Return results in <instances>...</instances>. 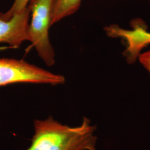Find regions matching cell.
Segmentation results:
<instances>
[{
    "instance_id": "cell-3",
    "label": "cell",
    "mask_w": 150,
    "mask_h": 150,
    "mask_svg": "<svg viewBox=\"0 0 150 150\" xmlns=\"http://www.w3.org/2000/svg\"><path fill=\"white\" fill-rule=\"evenodd\" d=\"M64 82L62 75L54 74L25 61L0 59V86L18 83L58 85Z\"/></svg>"
},
{
    "instance_id": "cell-1",
    "label": "cell",
    "mask_w": 150,
    "mask_h": 150,
    "mask_svg": "<svg viewBox=\"0 0 150 150\" xmlns=\"http://www.w3.org/2000/svg\"><path fill=\"white\" fill-rule=\"evenodd\" d=\"M35 134L26 150H96L95 126L84 117L77 127H70L52 117L34 121Z\"/></svg>"
},
{
    "instance_id": "cell-2",
    "label": "cell",
    "mask_w": 150,
    "mask_h": 150,
    "mask_svg": "<svg viewBox=\"0 0 150 150\" xmlns=\"http://www.w3.org/2000/svg\"><path fill=\"white\" fill-rule=\"evenodd\" d=\"M53 3L54 0H30L27 6L31 17L28 29V41L48 66H53L55 62L54 51L48 36L52 26Z\"/></svg>"
},
{
    "instance_id": "cell-4",
    "label": "cell",
    "mask_w": 150,
    "mask_h": 150,
    "mask_svg": "<svg viewBox=\"0 0 150 150\" xmlns=\"http://www.w3.org/2000/svg\"><path fill=\"white\" fill-rule=\"evenodd\" d=\"M30 11L27 6L10 18H6L0 13V43L8 44L14 48L19 47L25 41H28V29Z\"/></svg>"
},
{
    "instance_id": "cell-5",
    "label": "cell",
    "mask_w": 150,
    "mask_h": 150,
    "mask_svg": "<svg viewBox=\"0 0 150 150\" xmlns=\"http://www.w3.org/2000/svg\"><path fill=\"white\" fill-rule=\"evenodd\" d=\"M82 0H54L52 11L51 25L59 21L77 11Z\"/></svg>"
},
{
    "instance_id": "cell-6",
    "label": "cell",
    "mask_w": 150,
    "mask_h": 150,
    "mask_svg": "<svg viewBox=\"0 0 150 150\" xmlns=\"http://www.w3.org/2000/svg\"><path fill=\"white\" fill-rule=\"evenodd\" d=\"M30 1V0H14L11 8L6 12H2V15L6 18H11L14 14L23 11L27 7Z\"/></svg>"
},
{
    "instance_id": "cell-7",
    "label": "cell",
    "mask_w": 150,
    "mask_h": 150,
    "mask_svg": "<svg viewBox=\"0 0 150 150\" xmlns=\"http://www.w3.org/2000/svg\"><path fill=\"white\" fill-rule=\"evenodd\" d=\"M138 58L140 63L150 74V50L140 54Z\"/></svg>"
}]
</instances>
